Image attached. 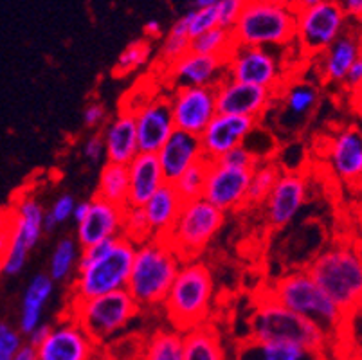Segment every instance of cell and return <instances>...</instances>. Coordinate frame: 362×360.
Here are the masks:
<instances>
[{"instance_id":"cell-1","label":"cell","mask_w":362,"mask_h":360,"mask_svg":"<svg viewBox=\"0 0 362 360\" xmlns=\"http://www.w3.org/2000/svg\"><path fill=\"white\" fill-rule=\"evenodd\" d=\"M136 243L124 236L110 238L85 247L78 260L74 301H85L127 289Z\"/></svg>"},{"instance_id":"cell-2","label":"cell","mask_w":362,"mask_h":360,"mask_svg":"<svg viewBox=\"0 0 362 360\" xmlns=\"http://www.w3.org/2000/svg\"><path fill=\"white\" fill-rule=\"evenodd\" d=\"M182 260L163 238L136 245L127 290L139 306L163 305Z\"/></svg>"},{"instance_id":"cell-3","label":"cell","mask_w":362,"mask_h":360,"mask_svg":"<svg viewBox=\"0 0 362 360\" xmlns=\"http://www.w3.org/2000/svg\"><path fill=\"white\" fill-rule=\"evenodd\" d=\"M307 272L344 315L355 312L362 297L361 252L350 243H339L322 250Z\"/></svg>"},{"instance_id":"cell-4","label":"cell","mask_w":362,"mask_h":360,"mask_svg":"<svg viewBox=\"0 0 362 360\" xmlns=\"http://www.w3.org/2000/svg\"><path fill=\"white\" fill-rule=\"evenodd\" d=\"M213 289V276L207 265L197 260L182 262L163 303L171 325L187 332L207 323Z\"/></svg>"},{"instance_id":"cell-5","label":"cell","mask_w":362,"mask_h":360,"mask_svg":"<svg viewBox=\"0 0 362 360\" xmlns=\"http://www.w3.org/2000/svg\"><path fill=\"white\" fill-rule=\"evenodd\" d=\"M327 333L319 326L276 303L272 297H263L251 315L249 341L288 342L315 352H325L328 346Z\"/></svg>"},{"instance_id":"cell-6","label":"cell","mask_w":362,"mask_h":360,"mask_svg":"<svg viewBox=\"0 0 362 360\" xmlns=\"http://www.w3.org/2000/svg\"><path fill=\"white\" fill-rule=\"evenodd\" d=\"M269 297L291 312L312 321L327 335L337 332L346 317L330 297L322 292L307 270H294L279 277Z\"/></svg>"},{"instance_id":"cell-7","label":"cell","mask_w":362,"mask_h":360,"mask_svg":"<svg viewBox=\"0 0 362 360\" xmlns=\"http://www.w3.org/2000/svg\"><path fill=\"white\" fill-rule=\"evenodd\" d=\"M294 9L269 4L263 0H249L236 20L231 36L235 45L269 47L285 45L294 40Z\"/></svg>"},{"instance_id":"cell-8","label":"cell","mask_w":362,"mask_h":360,"mask_svg":"<svg viewBox=\"0 0 362 360\" xmlns=\"http://www.w3.org/2000/svg\"><path fill=\"white\" fill-rule=\"evenodd\" d=\"M223 226V213L202 197L182 204L175 223L164 238L182 262H192L211 243Z\"/></svg>"},{"instance_id":"cell-9","label":"cell","mask_w":362,"mask_h":360,"mask_svg":"<svg viewBox=\"0 0 362 360\" xmlns=\"http://www.w3.org/2000/svg\"><path fill=\"white\" fill-rule=\"evenodd\" d=\"M139 308L127 289L116 290L85 301H74L72 321L78 323L92 341H105L121 332Z\"/></svg>"},{"instance_id":"cell-10","label":"cell","mask_w":362,"mask_h":360,"mask_svg":"<svg viewBox=\"0 0 362 360\" xmlns=\"http://www.w3.org/2000/svg\"><path fill=\"white\" fill-rule=\"evenodd\" d=\"M45 211L35 197H22L11 211L9 247L0 257L2 274L16 276L25 267L29 250L38 243L44 233Z\"/></svg>"},{"instance_id":"cell-11","label":"cell","mask_w":362,"mask_h":360,"mask_svg":"<svg viewBox=\"0 0 362 360\" xmlns=\"http://www.w3.org/2000/svg\"><path fill=\"white\" fill-rule=\"evenodd\" d=\"M296 15L294 38L305 51H327L342 35L346 16L339 8L337 0H327L308 9H298Z\"/></svg>"},{"instance_id":"cell-12","label":"cell","mask_w":362,"mask_h":360,"mask_svg":"<svg viewBox=\"0 0 362 360\" xmlns=\"http://www.w3.org/2000/svg\"><path fill=\"white\" fill-rule=\"evenodd\" d=\"M226 78L276 94L281 85V67L269 49L235 45L226 58Z\"/></svg>"},{"instance_id":"cell-13","label":"cell","mask_w":362,"mask_h":360,"mask_svg":"<svg viewBox=\"0 0 362 360\" xmlns=\"http://www.w3.org/2000/svg\"><path fill=\"white\" fill-rule=\"evenodd\" d=\"M175 130L200 137L216 115L215 87H177L168 98Z\"/></svg>"},{"instance_id":"cell-14","label":"cell","mask_w":362,"mask_h":360,"mask_svg":"<svg viewBox=\"0 0 362 360\" xmlns=\"http://www.w3.org/2000/svg\"><path fill=\"white\" fill-rule=\"evenodd\" d=\"M251 180V170H236L216 163H209L202 198L216 209H238L247 204V190Z\"/></svg>"},{"instance_id":"cell-15","label":"cell","mask_w":362,"mask_h":360,"mask_svg":"<svg viewBox=\"0 0 362 360\" xmlns=\"http://www.w3.org/2000/svg\"><path fill=\"white\" fill-rule=\"evenodd\" d=\"M258 127V119L247 115L216 114L200 134V146L206 161L215 163L233 148L245 144V139Z\"/></svg>"},{"instance_id":"cell-16","label":"cell","mask_w":362,"mask_h":360,"mask_svg":"<svg viewBox=\"0 0 362 360\" xmlns=\"http://www.w3.org/2000/svg\"><path fill=\"white\" fill-rule=\"evenodd\" d=\"M216 114L247 115V117L262 119L272 101L274 92L267 88L255 87L229 79L223 76L222 81L215 87Z\"/></svg>"},{"instance_id":"cell-17","label":"cell","mask_w":362,"mask_h":360,"mask_svg":"<svg viewBox=\"0 0 362 360\" xmlns=\"http://www.w3.org/2000/svg\"><path fill=\"white\" fill-rule=\"evenodd\" d=\"M136 119L137 148L139 153L156 155L166 139L173 134V119H171L170 101L168 98H157L132 110Z\"/></svg>"},{"instance_id":"cell-18","label":"cell","mask_w":362,"mask_h":360,"mask_svg":"<svg viewBox=\"0 0 362 360\" xmlns=\"http://www.w3.org/2000/svg\"><path fill=\"white\" fill-rule=\"evenodd\" d=\"M307 200V182L294 171L279 173L271 194L267 197V220L272 227H285L298 216L299 209Z\"/></svg>"},{"instance_id":"cell-19","label":"cell","mask_w":362,"mask_h":360,"mask_svg":"<svg viewBox=\"0 0 362 360\" xmlns=\"http://www.w3.org/2000/svg\"><path fill=\"white\" fill-rule=\"evenodd\" d=\"M92 339L76 321L51 326L47 339L36 348V360H88Z\"/></svg>"},{"instance_id":"cell-20","label":"cell","mask_w":362,"mask_h":360,"mask_svg":"<svg viewBox=\"0 0 362 360\" xmlns=\"http://www.w3.org/2000/svg\"><path fill=\"white\" fill-rule=\"evenodd\" d=\"M124 207L114 206L103 198L94 197L88 202L87 216L78 223V242L83 247H90L103 240L121 236Z\"/></svg>"},{"instance_id":"cell-21","label":"cell","mask_w":362,"mask_h":360,"mask_svg":"<svg viewBox=\"0 0 362 360\" xmlns=\"http://www.w3.org/2000/svg\"><path fill=\"white\" fill-rule=\"evenodd\" d=\"M226 76V59L187 52L170 65V78L177 87H216Z\"/></svg>"},{"instance_id":"cell-22","label":"cell","mask_w":362,"mask_h":360,"mask_svg":"<svg viewBox=\"0 0 362 360\" xmlns=\"http://www.w3.org/2000/svg\"><path fill=\"white\" fill-rule=\"evenodd\" d=\"M159 166L163 170L166 182L173 184L184 171L200 158H204L200 139L186 132L173 130V134L166 139V143L156 153Z\"/></svg>"},{"instance_id":"cell-23","label":"cell","mask_w":362,"mask_h":360,"mask_svg":"<svg viewBox=\"0 0 362 360\" xmlns=\"http://www.w3.org/2000/svg\"><path fill=\"white\" fill-rule=\"evenodd\" d=\"M328 161L341 180L355 184L362 175V135L357 127H346L332 137Z\"/></svg>"},{"instance_id":"cell-24","label":"cell","mask_w":362,"mask_h":360,"mask_svg":"<svg viewBox=\"0 0 362 360\" xmlns=\"http://www.w3.org/2000/svg\"><path fill=\"white\" fill-rule=\"evenodd\" d=\"M101 139L105 143V157L107 163L114 164H128L139 153L137 148V134H136V119L130 110H123L112 119L105 127Z\"/></svg>"},{"instance_id":"cell-25","label":"cell","mask_w":362,"mask_h":360,"mask_svg":"<svg viewBox=\"0 0 362 360\" xmlns=\"http://www.w3.org/2000/svg\"><path fill=\"white\" fill-rule=\"evenodd\" d=\"M128 198L127 207H143L148 198L166 184L163 170L156 155L137 153L128 164Z\"/></svg>"},{"instance_id":"cell-26","label":"cell","mask_w":362,"mask_h":360,"mask_svg":"<svg viewBox=\"0 0 362 360\" xmlns=\"http://www.w3.org/2000/svg\"><path fill=\"white\" fill-rule=\"evenodd\" d=\"M184 200L177 193L175 186L170 182L163 184L156 193L148 198V202L143 206V213L150 226L151 236L166 238L182 209Z\"/></svg>"},{"instance_id":"cell-27","label":"cell","mask_w":362,"mask_h":360,"mask_svg":"<svg viewBox=\"0 0 362 360\" xmlns=\"http://www.w3.org/2000/svg\"><path fill=\"white\" fill-rule=\"evenodd\" d=\"M236 360H327L325 352L301 348L288 342L245 341Z\"/></svg>"},{"instance_id":"cell-28","label":"cell","mask_w":362,"mask_h":360,"mask_svg":"<svg viewBox=\"0 0 362 360\" xmlns=\"http://www.w3.org/2000/svg\"><path fill=\"white\" fill-rule=\"evenodd\" d=\"M54 292V281L47 274H38L31 279L24 292L21 310V332L29 335L38 325H42L45 305Z\"/></svg>"},{"instance_id":"cell-29","label":"cell","mask_w":362,"mask_h":360,"mask_svg":"<svg viewBox=\"0 0 362 360\" xmlns=\"http://www.w3.org/2000/svg\"><path fill=\"white\" fill-rule=\"evenodd\" d=\"M325 52L322 74L330 83H342V79L350 71L351 65L361 58V47L357 38L350 35H341Z\"/></svg>"},{"instance_id":"cell-30","label":"cell","mask_w":362,"mask_h":360,"mask_svg":"<svg viewBox=\"0 0 362 360\" xmlns=\"http://www.w3.org/2000/svg\"><path fill=\"white\" fill-rule=\"evenodd\" d=\"M182 360H226L215 326H195L182 333Z\"/></svg>"},{"instance_id":"cell-31","label":"cell","mask_w":362,"mask_h":360,"mask_svg":"<svg viewBox=\"0 0 362 360\" xmlns=\"http://www.w3.org/2000/svg\"><path fill=\"white\" fill-rule=\"evenodd\" d=\"M96 197L114 206L127 207L128 198V168L123 164L105 163L100 173Z\"/></svg>"},{"instance_id":"cell-32","label":"cell","mask_w":362,"mask_h":360,"mask_svg":"<svg viewBox=\"0 0 362 360\" xmlns=\"http://www.w3.org/2000/svg\"><path fill=\"white\" fill-rule=\"evenodd\" d=\"M317 88L310 83H294L283 95V105L287 115L294 119H305L317 105Z\"/></svg>"},{"instance_id":"cell-33","label":"cell","mask_w":362,"mask_h":360,"mask_svg":"<svg viewBox=\"0 0 362 360\" xmlns=\"http://www.w3.org/2000/svg\"><path fill=\"white\" fill-rule=\"evenodd\" d=\"M279 170L274 163H256L251 170V180L247 190V204H263L267 197L271 194L276 180H278Z\"/></svg>"},{"instance_id":"cell-34","label":"cell","mask_w":362,"mask_h":360,"mask_svg":"<svg viewBox=\"0 0 362 360\" xmlns=\"http://www.w3.org/2000/svg\"><path fill=\"white\" fill-rule=\"evenodd\" d=\"M233 47H235V42H233L231 31L218 28V25L192 40V52L216 56V58L222 59L229 56Z\"/></svg>"},{"instance_id":"cell-35","label":"cell","mask_w":362,"mask_h":360,"mask_svg":"<svg viewBox=\"0 0 362 360\" xmlns=\"http://www.w3.org/2000/svg\"><path fill=\"white\" fill-rule=\"evenodd\" d=\"M143 360H182V333L157 332L148 342Z\"/></svg>"},{"instance_id":"cell-36","label":"cell","mask_w":362,"mask_h":360,"mask_svg":"<svg viewBox=\"0 0 362 360\" xmlns=\"http://www.w3.org/2000/svg\"><path fill=\"white\" fill-rule=\"evenodd\" d=\"M76 262H78V243L72 238H64L58 242L54 252H52L47 276L54 283L65 281L74 270Z\"/></svg>"},{"instance_id":"cell-37","label":"cell","mask_w":362,"mask_h":360,"mask_svg":"<svg viewBox=\"0 0 362 360\" xmlns=\"http://www.w3.org/2000/svg\"><path fill=\"white\" fill-rule=\"evenodd\" d=\"M207 170H209V161L200 158L199 163H195L193 166L187 168V170L177 178L175 182H173L177 193H179V197L182 198L184 202L202 197Z\"/></svg>"},{"instance_id":"cell-38","label":"cell","mask_w":362,"mask_h":360,"mask_svg":"<svg viewBox=\"0 0 362 360\" xmlns=\"http://www.w3.org/2000/svg\"><path fill=\"white\" fill-rule=\"evenodd\" d=\"M121 236H124L132 243H136V245L148 242L150 238H153L151 236L150 226L146 222V216L143 213V207H124Z\"/></svg>"},{"instance_id":"cell-39","label":"cell","mask_w":362,"mask_h":360,"mask_svg":"<svg viewBox=\"0 0 362 360\" xmlns=\"http://www.w3.org/2000/svg\"><path fill=\"white\" fill-rule=\"evenodd\" d=\"M150 54H151V47L148 42H144V40L134 42V44H130L123 52H121V56L117 58L116 71L114 72H116L117 76L130 74V72L143 67V65L148 62V58H150Z\"/></svg>"},{"instance_id":"cell-40","label":"cell","mask_w":362,"mask_h":360,"mask_svg":"<svg viewBox=\"0 0 362 360\" xmlns=\"http://www.w3.org/2000/svg\"><path fill=\"white\" fill-rule=\"evenodd\" d=\"M187 36L189 40L197 38L202 33L218 25V16H216L215 8H204L187 11Z\"/></svg>"},{"instance_id":"cell-41","label":"cell","mask_w":362,"mask_h":360,"mask_svg":"<svg viewBox=\"0 0 362 360\" xmlns=\"http://www.w3.org/2000/svg\"><path fill=\"white\" fill-rule=\"evenodd\" d=\"M189 51H192V40H189V36L186 33H177L171 29L163 45L164 64L170 67V65L175 64L177 59H180Z\"/></svg>"},{"instance_id":"cell-42","label":"cell","mask_w":362,"mask_h":360,"mask_svg":"<svg viewBox=\"0 0 362 360\" xmlns=\"http://www.w3.org/2000/svg\"><path fill=\"white\" fill-rule=\"evenodd\" d=\"M218 163L223 164V166L236 168V170H252V168L256 166V163H258V157H256L255 151L249 150L245 144H240V146L227 151L223 157H220Z\"/></svg>"},{"instance_id":"cell-43","label":"cell","mask_w":362,"mask_h":360,"mask_svg":"<svg viewBox=\"0 0 362 360\" xmlns=\"http://www.w3.org/2000/svg\"><path fill=\"white\" fill-rule=\"evenodd\" d=\"M247 2L249 0H218V4L215 6L216 16H218V28L231 31Z\"/></svg>"},{"instance_id":"cell-44","label":"cell","mask_w":362,"mask_h":360,"mask_svg":"<svg viewBox=\"0 0 362 360\" xmlns=\"http://www.w3.org/2000/svg\"><path fill=\"white\" fill-rule=\"evenodd\" d=\"M22 344L24 341L21 333L15 332L8 323H0V360H13Z\"/></svg>"},{"instance_id":"cell-45","label":"cell","mask_w":362,"mask_h":360,"mask_svg":"<svg viewBox=\"0 0 362 360\" xmlns=\"http://www.w3.org/2000/svg\"><path fill=\"white\" fill-rule=\"evenodd\" d=\"M74 206H76L74 197H71V194H62V197L56 198V202L52 204V207L47 211V213L51 214V218L54 220L56 226H60V223L67 222L69 218L72 216Z\"/></svg>"},{"instance_id":"cell-46","label":"cell","mask_w":362,"mask_h":360,"mask_svg":"<svg viewBox=\"0 0 362 360\" xmlns=\"http://www.w3.org/2000/svg\"><path fill=\"white\" fill-rule=\"evenodd\" d=\"M83 157L88 163L98 164L105 158V143L101 135H90L83 144Z\"/></svg>"},{"instance_id":"cell-47","label":"cell","mask_w":362,"mask_h":360,"mask_svg":"<svg viewBox=\"0 0 362 360\" xmlns=\"http://www.w3.org/2000/svg\"><path fill=\"white\" fill-rule=\"evenodd\" d=\"M107 119V110H105L103 105L100 103H90L83 112V123L88 128H98L100 124H103V121Z\"/></svg>"},{"instance_id":"cell-48","label":"cell","mask_w":362,"mask_h":360,"mask_svg":"<svg viewBox=\"0 0 362 360\" xmlns=\"http://www.w3.org/2000/svg\"><path fill=\"white\" fill-rule=\"evenodd\" d=\"M342 83L346 85L350 91H354V88H361V83H362V59L361 58L351 65L350 71L346 72V76H344V79H342Z\"/></svg>"},{"instance_id":"cell-49","label":"cell","mask_w":362,"mask_h":360,"mask_svg":"<svg viewBox=\"0 0 362 360\" xmlns=\"http://www.w3.org/2000/svg\"><path fill=\"white\" fill-rule=\"evenodd\" d=\"M339 8L342 9L344 16H355L361 18L362 15V0H337Z\"/></svg>"},{"instance_id":"cell-50","label":"cell","mask_w":362,"mask_h":360,"mask_svg":"<svg viewBox=\"0 0 362 360\" xmlns=\"http://www.w3.org/2000/svg\"><path fill=\"white\" fill-rule=\"evenodd\" d=\"M49 332H51V325H45V323H42V325H38L31 333H29L28 342L31 346H35V348H38V346H40L45 339H47Z\"/></svg>"},{"instance_id":"cell-51","label":"cell","mask_w":362,"mask_h":360,"mask_svg":"<svg viewBox=\"0 0 362 360\" xmlns=\"http://www.w3.org/2000/svg\"><path fill=\"white\" fill-rule=\"evenodd\" d=\"M13 360H36V348L29 344V342H24L21 349L15 353Z\"/></svg>"},{"instance_id":"cell-52","label":"cell","mask_w":362,"mask_h":360,"mask_svg":"<svg viewBox=\"0 0 362 360\" xmlns=\"http://www.w3.org/2000/svg\"><path fill=\"white\" fill-rule=\"evenodd\" d=\"M87 211H88V202H76L74 211H72V220L76 223H80L85 216H87Z\"/></svg>"},{"instance_id":"cell-53","label":"cell","mask_w":362,"mask_h":360,"mask_svg":"<svg viewBox=\"0 0 362 360\" xmlns=\"http://www.w3.org/2000/svg\"><path fill=\"white\" fill-rule=\"evenodd\" d=\"M144 33H146L150 38H159L163 35V25L157 22V20H150L146 25H144Z\"/></svg>"},{"instance_id":"cell-54","label":"cell","mask_w":362,"mask_h":360,"mask_svg":"<svg viewBox=\"0 0 362 360\" xmlns=\"http://www.w3.org/2000/svg\"><path fill=\"white\" fill-rule=\"evenodd\" d=\"M322 2H327V0H296L294 11H298V9H308V8H314V6L322 4Z\"/></svg>"},{"instance_id":"cell-55","label":"cell","mask_w":362,"mask_h":360,"mask_svg":"<svg viewBox=\"0 0 362 360\" xmlns=\"http://www.w3.org/2000/svg\"><path fill=\"white\" fill-rule=\"evenodd\" d=\"M8 247H9V227L4 231H0V257L4 256Z\"/></svg>"},{"instance_id":"cell-56","label":"cell","mask_w":362,"mask_h":360,"mask_svg":"<svg viewBox=\"0 0 362 360\" xmlns=\"http://www.w3.org/2000/svg\"><path fill=\"white\" fill-rule=\"evenodd\" d=\"M9 226H11V211H9V213L0 211V231L8 229Z\"/></svg>"},{"instance_id":"cell-57","label":"cell","mask_w":362,"mask_h":360,"mask_svg":"<svg viewBox=\"0 0 362 360\" xmlns=\"http://www.w3.org/2000/svg\"><path fill=\"white\" fill-rule=\"evenodd\" d=\"M263 2H269V4L281 6V8H288V9H294V4H296V0H263Z\"/></svg>"},{"instance_id":"cell-58","label":"cell","mask_w":362,"mask_h":360,"mask_svg":"<svg viewBox=\"0 0 362 360\" xmlns=\"http://www.w3.org/2000/svg\"><path fill=\"white\" fill-rule=\"evenodd\" d=\"M216 4H218V0H195V9L215 8Z\"/></svg>"},{"instance_id":"cell-59","label":"cell","mask_w":362,"mask_h":360,"mask_svg":"<svg viewBox=\"0 0 362 360\" xmlns=\"http://www.w3.org/2000/svg\"><path fill=\"white\" fill-rule=\"evenodd\" d=\"M0 276H2V265H0Z\"/></svg>"}]
</instances>
